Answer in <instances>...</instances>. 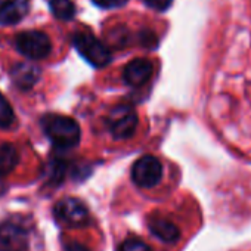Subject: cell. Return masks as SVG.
<instances>
[{
    "label": "cell",
    "mask_w": 251,
    "mask_h": 251,
    "mask_svg": "<svg viewBox=\"0 0 251 251\" xmlns=\"http://www.w3.org/2000/svg\"><path fill=\"white\" fill-rule=\"evenodd\" d=\"M53 214L61 223L70 227H83L90 220L86 204L73 197H67L58 201L53 208Z\"/></svg>",
    "instance_id": "obj_5"
},
{
    "label": "cell",
    "mask_w": 251,
    "mask_h": 251,
    "mask_svg": "<svg viewBox=\"0 0 251 251\" xmlns=\"http://www.w3.org/2000/svg\"><path fill=\"white\" fill-rule=\"evenodd\" d=\"M154 74V65L148 59H133L124 67L123 80L126 84L132 87H142L145 86Z\"/></svg>",
    "instance_id": "obj_8"
},
{
    "label": "cell",
    "mask_w": 251,
    "mask_h": 251,
    "mask_svg": "<svg viewBox=\"0 0 251 251\" xmlns=\"http://www.w3.org/2000/svg\"><path fill=\"white\" fill-rule=\"evenodd\" d=\"M73 45L77 52L93 67L102 68L111 62V52L109 49L96 39L89 31H78L73 36Z\"/></svg>",
    "instance_id": "obj_2"
},
{
    "label": "cell",
    "mask_w": 251,
    "mask_h": 251,
    "mask_svg": "<svg viewBox=\"0 0 251 251\" xmlns=\"http://www.w3.org/2000/svg\"><path fill=\"white\" fill-rule=\"evenodd\" d=\"M42 127L50 142L59 150H71L81 138L80 126L75 120L61 114H48L42 118Z\"/></svg>",
    "instance_id": "obj_1"
},
{
    "label": "cell",
    "mask_w": 251,
    "mask_h": 251,
    "mask_svg": "<svg viewBox=\"0 0 251 251\" xmlns=\"http://www.w3.org/2000/svg\"><path fill=\"white\" fill-rule=\"evenodd\" d=\"M144 2L151 9H155L158 12H164V11H167L172 6L173 0H144Z\"/></svg>",
    "instance_id": "obj_18"
},
{
    "label": "cell",
    "mask_w": 251,
    "mask_h": 251,
    "mask_svg": "<svg viewBox=\"0 0 251 251\" xmlns=\"http://www.w3.org/2000/svg\"><path fill=\"white\" fill-rule=\"evenodd\" d=\"M20 155L12 144L0 145V176H8L18 166Z\"/></svg>",
    "instance_id": "obj_12"
},
{
    "label": "cell",
    "mask_w": 251,
    "mask_h": 251,
    "mask_svg": "<svg viewBox=\"0 0 251 251\" xmlns=\"http://www.w3.org/2000/svg\"><path fill=\"white\" fill-rule=\"evenodd\" d=\"M118 251H152L151 247L139 238H127L121 245Z\"/></svg>",
    "instance_id": "obj_16"
},
{
    "label": "cell",
    "mask_w": 251,
    "mask_h": 251,
    "mask_svg": "<svg viewBox=\"0 0 251 251\" xmlns=\"http://www.w3.org/2000/svg\"><path fill=\"white\" fill-rule=\"evenodd\" d=\"M92 2L102 9H114V8L124 6L129 0H92Z\"/></svg>",
    "instance_id": "obj_17"
},
{
    "label": "cell",
    "mask_w": 251,
    "mask_h": 251,
    "mask_svg": "<svg viewBox=\"0 0 251 251\" xmlns=\"http://www.w3.org/2000/svg\"><path fill=\"white\" fill-rule=\"evenodd\" d=\"M65 170H67V164L64 161H59V160L52 161L50 166H49V170H48L49 182L50 183H59V182H62L64 175H65Z\"/></svg>",
    "instance_id": "obj_15"
},
{
    "label": "cell",
    "mask_w": 251,
    "mask_h": 251,
    "mask_svg": "<svg viewBox=\"0 0 251 251\" xmlns=\"http://www.w3.org/2000/svg\"><path fill=\"white\" fill-rule=\"evenodd\" d=\"M163 179V164L154 155H144L132 167V180L139 188H154Z\"/></svg>",
    "instance_id": "obj_6"
},
{
    "label": "cell",
    "mask_w": 251,
    "mask_h": 251,
    "mask_svg": "<svg viewBox=\"0 0 251 251\" xmlns=\"http://www.w3.org/2000/svg\"><path fill=\"white\" fill-rule=\"evenodd\" d=\"M148 227L154 236H157L160 241L166 244H173L179 239L180 233L175 223L164 220V219H152L148 223Z\"/></svg>",
    "instance_id": "obj_11"
},
{
    "label": "cell",
    "mask_w": 251,
    "mask_h": 251,
    "mask_svg": "<svg viewBox=\"0 0 251 251\" xmlns=\"http://www.w3.org/2000/svg\"><path fill=\"white\" fill-rule=\"evenodd\" d=\"M142 42L145 46H154L157 43V39L151 31H144L142 33Z\"/></svg>",
    "instance_id": "obj_19"
},
{
    "label": "cell",
    "mask_w": 251,
    "mask_h": 251,
    "mask_svg": "<svg viewBox=\"0 0 251 251\" xmlns=\"http://www.w3.org/2000/svg\"><path fill=\"white\" fill-rule=\"evenodd\" d=\"M108 127L115 139H129L138 127V114L130 105H118L108 115Z\"/></svg>",
    "instance_id": "obj_4"
},
{
    "label": "cell",
    "mask_w": 251,
    "mask_h": 251,
    "mask_svg": "<svg viewBox=\"0 0 251 251\" xmlns=\"http://www.w3.org/2000/svg\"><path fill=\"white\" fill-rule=\"evenodd\" d=\"M65 251H89L84 245L77 244V242H71L68 245H65Z\"/></svg>",
    "instance_id": "obj_20"
},
{
    "label": "cell",
    "mask_w": 251,
    "mask_h": 251,
    "mask_svg": "<svg viewBox=\"0 0 251 251\" xmlns=\"http://www.w3.org/2000/svg\"><path fill=\"white\" fill-rule=\"evenodd\" d=\"M49 8L52 14L62 21H70L75 15V5L71 0H49Z\"/></svg>",
    "instance_id": "obj_13"
},
{
    "label": "cell",
    "mask_w": 251,
    "mask_h": 251,
    "mask_svg": "<svg viewBox=\"0 0 251 251\" xmlns=\"http://www.w3.org/2000/svg\"><path fill=\"white\" fill-rule=\"evenodd\" d=\"M0 251H28V233L20 223L0 225Z\"/></svg>",
    "instance_id": "obj_7"
},
{
    "label": "cell",
    "mask_w": 251,
    "mask_h": 251,
    "mask_svg": "<svg viewBox=\"0 0 251 251\" xmlns=\"http://www.w3.org/2000/svg\"><path fill=\"white\" fill-rule=\"evenodd\" d=\"M15 121V114L8 99L0 93V127L8 129Z\"/></svg>",
    "instance_id": "obj_14"
},
{
    "label": "cell",
    "mask_w": 251,
    "mask_h": 251,
    "mask_svg": "<svg viewBox=\"0 0 251 251\" xmlns=\"http://www.w3.org/2000/svg\"><path fill=\"white\" fill-rule=\"evenodd\" d=\"M15 48L27 59L40 61L49 56L52 50V43L48 34L37 31V30H28V31H23L17 34Z\"/></svg>",
    "instance_id": "obj_3"
},
{
    "label": "cell",
    "mask_w": 251,
    "mask_h": 251,
    "mask_svg": "<svg viewBox=\"0 0 251 251\" xmlns=\"http://www.w3.org/2000/svg\"><path fill=\"white\" fill-rule=\"evenodd\" d=\"M30 11V0H0V25L18 24Z\"/></svg>",
    "instance_id": "obj_9"
},
{
    "label": "cell",
    "mask_w": 251,
    "mask_h": 251,
    "mask_svg": "<svg viewBox=\"0 0 251 251\" xmlns=\"http://www.w3.org/2000/svg\"><path fill=\"white\" fill-rule=\"evenodd\" d=\"M11 77L17 87H20L21 90H28L40 78V70L30 62H21L12 68Z\"/></svg>",
    "instance_id": "obj_10"
}]
</instances>
